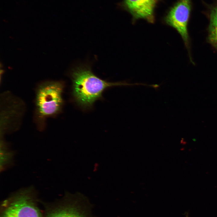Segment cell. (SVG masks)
Here are the masks:
<instances>
[{
	"label": "cell",
	"mask_w": 217,
	"mask_h": 217,
	"mask_svg": "<svg viewBox=\"0 0 217 217\" xmlns=\"http://www.w3.org/2000/svg\"><path fill=\"white\" fill-rule=\"evenodd\" d=\"M12 99L10 97L9 104H7V106L5 108L3 107L4 109H2V117L1 118V137H4L5 134L9 133V126L10 127L12 121H13L14 118V116H17L18 114L17 115V113H19V102L15 100L14 99Z\"/></svg>",
	"instance_id": "8992f818"
},
{
	"label": "cell",
	"mask_w": 217,
	"mask_h": 217,
	"mask_svg": "<svg viewBox=\"0 0 217 217\" xmlns=\"http://www.w3.org/2000/svg\"><path fill=\"white\" fill-rule=\"evenodd\" d=\"M158 0H124L123 5L135 21L146 20L149 23L155 21L154 11Z\"/></svg>",
	"instance_id": "5b68a950"
},
{
	"label": "cell",
	"mask_w": 217,
	"mask_h": 217,
	"mask_svg": "<svg viewBox=\"0 0 217 217\" xmlns=\"http://www.w3.org/2000/svg\"><path fill=\"white\" fill-rule=\"evenodd\" d=\"M47 217H86L83 212L75 207L63 206L51 212Z\"/></svg>",
	"instance_id": "ba28073f"
},
{
	"label": "cell",
	"mask_w": 217,
	"mask_h": 217,
	"mask_svg": "<svg viewBox=\"0 0 217 217\" xmlns=\"http://www.w3.org/2000/svg\"><path fill=\"white\" fill-rule=\"evenodd\" d=\"M64 88L63 82L55 81L42 82L37 87L35 120L40 130L44 128L47 118L56 115L61 111Z\"/></svg>",
	"instance_id": "7a4b0ae2"
},
{
	"label": "cell",
	"mask_w": 217,
	"mask_h": 217,
	"mask_svg": "<svg viewBox=\"0 0 217 217\" xmlns=\"http://www.w3.org/2000/svg\"><path fill=\"white\" fill-rule=\"evenodd\" d=\"M208 39L210 42L217 49V27L209 30Z\"/></svg>",
	"instance_id": "30bf717a"
},
{
	"label": "cell",
	"mask_w": 217,
	"mask_h": 217,
	"mask_svg": "<svg viewBox=\"0 0 217 217\" xmlns=\"http://www.w3.org/2000/svg\"><path fill=\"white\" fill-rule=\"evenodd\" d=\"M71 76L73 95L77 103L84 107L91 106L101 97L102 93L108 87L134 84L107 82L96 76L89 68L85 67H79L74 70Z\"/></svg>",
	"instance_id": "6da1fadb"
},
{
	"label": "cell",
	"mask_w": 217,
	"mask_h": 217,
	"mask_svg": "<svg viewBox=\"0 0 217 217\" xmlns=\"http://www.w3.org/2000/svg\"><path fill=\"white\" fill-rule=\"evenodd\" d=\"M191 9L190 0H179L164 18L165 23L176 29L188 48L189 38L187 26Z\"/></svg>",
	"instance_id": "277c9868"
},
{
	"label": "cell",
	"mask_w": 217,
	"mask_h": 217,
	"mask_svg": "<svg viewBox=\"0 0 217 217\" xmlns=\"http://www.w3.org/2000/svg\"><path fill=\"white\" fill-rule=\"evenodd\" d=\"M0 171H4L12 167L14 164L15 152L12 150L8 143L4 138H0Z\"/></svg>",
	"instance_id": "52a82bcc"
},
{
	"label": "cell",
	"mask_w": 217,
	"mask_h": 217,
	"mask_svg": "<svg viewBox=\"0 0 217 217\" xmlns=\"http://www.w3.org/2000/svg\"><path fill=\"white\" fill-rule=\"evenodd\" d=\"M217 27V5L211 10L210 15L209 30Z\"/></svg>",
	"instance_id": "9c48e42d"
},
{
	"label": "cell",
	"mask_w": 217,
	"mask_h": 217,
	"mask_svg": "<svg viewBox=\"0 0 217 217\" xmlns=\"http://www.w3.org/2000/svg\"><path fill=\"white\" fill-rule=\"evenodd\" d=\"M33 186L22 189L5 201L1 217H42L35 202Z\"/></svg>",
	"instance_id": "3957f363"
}]
</instances>
